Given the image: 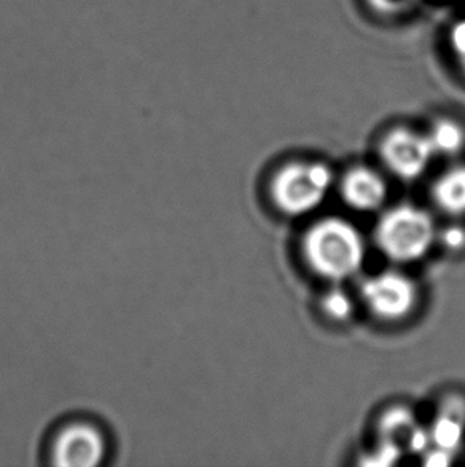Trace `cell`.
Instances as JSON below:
<instances>
[{
  "mask_svg": "<svg viewBox=\"0 0 465 467\" xmlns=\"http://www.w3.org/2000/svg\"><path fill=\"white\" fill-rule=\"evenodd\" d=\"M308 265L322 278L335 283L352 278L364 266V236L351 222L328 217L309 228L303 240Z\"/></svg>",
  "mask_w": 465,
  "mask_h": 467,
  "instance_id": "6da1fadb",
  "label": "cell"
},
{
  "mask_svg": "<svg viewBox=\"0 0 465 467\" xmlns=\"http://www.w3.org/2000/svg\"><path fill=\"white\" fill-rule=\"evenodd\" d=\"M112 455L108 428L89 415L59 420L45 437V462L57 467H96Z\"/></svg>",
  "mask_w": 465,
  "mask_h": 467,
  "instance_id": "7a4b0ae2",
  "label": "cell"
},
{
  "mask_svg": "<svg viewBox=\"0 0 465 467\" xmlns=\"http://www.w3.org/2000/svg\"><path fill=\"white\" fill-rule=\"evenodd\" d=\"M375 238L388 259L408 264L422 259L430 251L437 238V228L428 211L400 204L381 215Z\"/></svg>",
  "mask_w": 465,
  "mask_h": 467,
  "instance_id": "3957f363",
  "label": "cell"
},
{
  "mask_svg": "<svg viewBox=\"0 0 465 467\" xmlns=\"http://www.w3.org/2000/svg\"><path fill=\"white\" fill-rule=\"evenodd\" d=\"M334 185V172L319 161H294L271 181V198L287 215H306L319 208Z\"/></svg>",
  "mask_w": 465,
  "mask_h": 467,
  "instance_id": "277c9868",
  "label": "cell"
},
{
  "mask_svg": "<svg viewBox=\"0 0 465 467\" xmlns=\"http://www.w3.org/2000/svg\"><path fill=\"white\" fill-rule=\"evenodd\" d=\"M362 298L373 315L384 321H400L415 310L418 287L413 279L396 270H388L365 279Z\"/></svg>",
  "mask_w": 465,
  "mask_h": 467,
  "instance_id": "5b68a950",
  "label": "cell"
},
{
  "mask_svg": "<svg viewBox=\"0 0 465 467\" xmlns=\"http://www.w3.org/2000/svg\"><path fill=\"white\" fill-rule=\"evenodd\" d=\"M388 170L403 181H415L428 171L434 158L428 134L416 133L407 128L390 131L379 149Z\"/></svg>",
  "mask_w": 465,
  "mask_h": 467,
  "instance_id": "8992f818",
  "label": "cell"
},
{
  "mask_svg": "<svg viewBox=\"0 0 465 467\" xmlns=\"http://www.w3.org/2000/svg\"><path fill=\"white\" fill-rule=\"evenodd\" d=\"M341 193L352 209L370 213L383 206L388 198V185L377 171L358 166L343 179Z\"/></svg>",
  "mask_w": 465,
  "mask_h": 467,
  "instance_id": "52a82bcc",
  "label": "cell"
},
{
  "mask_svg": "<svg viewBox=\"0 0 465 467\" xmlns=\"http://www.w3.org/2000/svg\"><path fill=\"white\" fill-rule=\"evenodd\" d=\"M434 202L450 215L465 214V166L445 171L434 185Z\"/></svg>",
  "mask_w": 465,
  "mask_h": 467,
  "instance_id": "ba28073f",
  "label": "cell"
},
{
  "mask_svg": "<svg viewBox=\"0 0 465 467\" xmlns=\"http://www.w3.org/2000/svg\"><path fill=\"white\" fill-rule=\"evenodd\" d=\"M435 155L453 157L464 149L465 131L458 121L441 119L435 121L428 134Z\"/></svg>",
  "mask_w": 465,
  "mask_h": 467,
  "instance_id": "9c48e42d",
  "label": "cell"
},
{
  "mask_svg": "<svg viewBox=\"0 0 465 467\" xmlns=\"http://www.w3.org/2000/svg\"><path fill=\"white\" fill-rule=\"evenodd\" d=\"M462 421L460 413H448L441 417L432 430L430 437L440 445L443 451L454 450L462 441Z\"/></svg>",
  "mask_w": 465,
  "mask_h": 467,
  "instance_id": "30bf717a",
  "label": "cell"
},
{
  "mask_svg": "<svg viewBox=\"0 0 465 467\" xmlns=\"http://www.w3.org/2000/svg\"><path fill=\"white\" fill-rule=\"evenodd\" d=\"M322 308L334 321L345 322L354 315V302L343 289H332L322 298Z\"/></svg>",
  "mask_w": 465,
  "mask_h": 467,
  "instance_id": "8fae6325",
  "label": "cell"
},
{
  "mask_svg": "<svg viewBox=\"0 0 465 467\" xmlns=\"http://www.w3.org/2000/svg\"><path fill=\"white\" fill-rule=\"evenodd\" d=\"M367 2L375 12L389 18L408 16L422 4V0H367Z\"/></svg>",
  "mask_w": 465,
  "mask_h": 467,
  "instance_id": "7c38bea8",
  "label": "cell"
},
{
  "mask_svg": "<svg viewBox=\"0 0 465 467\" xmlns=\"http://www.w3.org/2000/svg\"><path fill=\"white\" fill-rule=\"evenodd\" d=\"M450 45H451L454 57L465 72V18L460 19L453 26V29L450 32Z\"/></svg>",
  "mask_w": 465,
  "mask_h": 467,
  "instance_id": "4fadbf2b",
  "label": "cell"
},
{
  "mask_svg": "<svg viewBox=\"0 0 465 467\" xmlns=\"http://www.w3.org/2000/svg\"><path fill=\"white\" fill-rule=\"evenodd\" d=\"M443 243L447 244L450 249L458 251L460 247L465 246V230L460 227L448 228L445 234H443Z\"/></svg>",
  "mask_w": 465,
  "mask_h": 467,
  "instance_id": "5bb4252c",
  "label": "cell"
}]
</instances>
